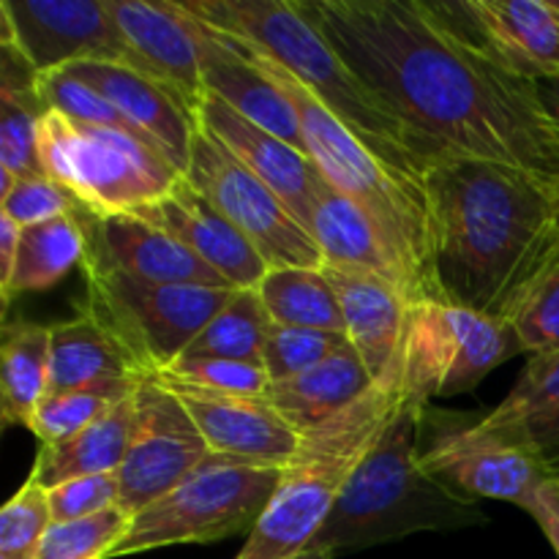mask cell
<instances>
[{
  "instance_id": "1",
  "label": "cell",
  "mask_w": 559,
  "mask_h": 559,
  "mask_svg": "<svg viewBox=\"0 0 559 559\" xmlns=\"http://www.w3.org/2000/svg\"><path fill=\"white\" fill-rule=\"evenodd\" d=\"M331 47L407 129L424 173L484 158L559 189V129L535 82L464 41L429 0H306Z\"/></svg>"
},
{
  "instance_id": "2",
  "label": "cell",
  "mask_w": 559,
  "mask_h": 559,
  "mask_svg": "<svg viewBox=\"0 0 559 559\" xmlns=\"http://www.w3.org/2000/svg\"><path fill=\"white\" fill-rule=\"evenodd\" d=\"M424 189L437 298L513 320L559 257V189L484 158L431 164Z\"/></svg>"
},
{
  "instance_id": "3",
  "label": "cell",
  "mask_w": 559,
  "mask_h": 559,
  "mask_svg": "<svg viewBox=\"0 0 559 559\" xmlns=\"http://www.w3.org/2000/svg\"><path fill=\"white\" fill-rule=\"evenodd\" d=\"M426 413L429 404L404 393L385 435L364 459L309 549L338 557L415 533H442L489 522L478 500L453 491L420 464Z\"/></svg>"
},
{
  "instance_id": "4",
  "label": "cell",
  "mask_w": 559,
  "mask_h": 559,
  "mask_svg": "<svg viewBox=\"0 0 559 559\" xmlns=\"http://www.w3.org/2000/svg\"><path fill=\"white\" fill-rule=\"evenodd\" d=\"M207 27L246 38L289 71L331 109L391 173L424 183V164L407 129L353 74L304 3L293 0H189L180 3Z\"/></svg>"
},
{
  "instance_id": "5",
  "label": "cell",
  "mask_w": 559,
  "mask_h": 559,
  "mask_svg": "<svg viewBox=\"0 0 559 559\" xmlns=\"http://www.w3.org/2000/svg\"><path fill=\"white\" fill-rule=\"evenodd\" d=\"M402 396L396 364L347 409L300 435L298 453L284 467L271 506L235 559H289L309 549L342 491L385 435Z\"/></svg>"
},
{
  "instance_id": "6",
  "label": "cell",
  "mask_w": 559,
  "mask_h": 559,
  "mask_svg": "<svg viewBox=\"0 0 559 559\" xmlns=\"http://www.w3.org/2000/svg\"><path fill=\"white\" fill-rule=\"evenodd\" d=\"M38 158L44 175L63 186L82 211L96 216H118L153 205L183 178L142 136L80 123L55 109L38 123Z\"/></svg>"
},
{
  "instance_id": "7",
  "label": "cell",
  "mask_w": 559,
  "mask_h": 559,
  "mask_svg": "<svg viewBox=\"0 0 559 559\" xmlns=\"http://www.w3.org/2000/svg\"><path fill=\"white\" fill-rule=\"evenodd\" d=\"M282 473L284 467L211 453L173 491L131 516L129 533L109 559L251 535L276 495Z\"/></svg>"
},
{
  "instance_id": "8",
  "label": "cell",
  "mask_w": 559,
  "mask_h": 559,
  "mask_svg": "<svg viewBox=\"0 0 559 559\" xmlns=\"http://www.w3.org/2000/svg\"><path fill=\"white\" fill-rule=\"evenodd\" d=\"M82 309L126 349L142 377L178 364L238 289L145 284L120 273L82 271Z\"/></svg>"
},
{
  "instance_id": "9",
  "label": "cell",
  "mask_w": 559,
  "mask_h": 559,
  "mask_svg": "<svg viewBox=\"0 0 559 559\" xmlns=\"http://www.w3.org/2000/svg\"><path fill=\"white\" fill-rule=\"evenodd\" d=\"M519 353L524 344L513 320L424 300L409 306L399 374L407 396L429 404L431 399L469 393L491 369Z\"/></svg>"
},
{
  "instance_id": "10",
  "label": "cell",
  "mask_w": 559,
  "mask_h": 559,
  "mask_svg": "<svg viewBox=\"0 0 559 559\" xmlns=\"http://www.w3.org/2000/svg\"><path fill=\"white\" fill-rule=\"evenodd\" d=\"M435 440L420 464L469 500H500L524 508L551 475L544 453L524 426L506 429L484 420L437 418Z\"/></svg>"
},
{
  "instance_id": "11",
  "label": "cell",
  "mask_w": 559,
  "mask_h": 559,
  "mask_svg": "<svg viewBox=\"0 0 559 559\" xmlns=\"http://www.w3.org/2000/svg\"><path fill=\"white\" fill-rule=\"evenodd\" d=\"M186 180L243 233L267 267H325L314 235L254 173L197 126Z\"/></svg>"
},
{
  "instance_id": "12",
  "label": "cell",
  "mask_w": 559,
  "mask_h": 559,
  "mask_svg": "<svg viewBox=\"0 0 559 559\" xmlns=\"http://www.w3.org/2000/svg\"><path fill=\"white\" fill-rule=\"evenodd\" d=\"M207 456L211 448L178 393L156 377H142L134 393L131 440L118 469V508L136 516L173 491Z\"/></svg>"
},
{
  "instance_id": "13",
  "label": "cell",
  "mask_w": 559,
  "mask_h": 559,
  "mask_svg": "<svg viewBox=\"0 0 559 559\" xmlns=\"http://www.w3.org/2000/svg\"><path fill=\"white\" fill-rule=\"evenodd\" d=\"M0 38L14 44L38 74L87 60L142 71L107 0H0Z\"/></svg>"
},
{
  "instance_id": "14",
  "label": "cell",
  "mask_w": 559,
  "mask_h": 559,
  "mask_svg": "<svg viewBox=\"0 0 559 559\" xmlns=\"http://www.w3.org/2000/svg\"><path fill=\"white\" fill-rule=\"evenodd\" d=\"M484 58L519 80L559 74V3L549 0H459L431 3Z\"/></svg>"
},
{
  "instance_id": "15",
  "label": "cell",
  "mask_w": 559,
  "mask_h": 559,
  "mask_svg": "<svg viewBox=\"0 0 559 559\" xmlns=\"http://www.w3.org/2000/svg\"><path fill=\"white\" fill-rule=\"evenodd\" d=\"M76 218L85 233L82 271L120 273L145 284L235 289L194 251L145 218L131 213L96 216L87 211L76 213Z\"/></svg>"
},
{
  "instance_id": "16",
  "label": "cell",
  "mask_w": 559,
  "mask_h": 559,
  "mask_svg": "<svg viewBox=\"0 0 559 559\" xmlns=\"http://www.w3.org/2000/svg\"><path fill=\"white\" fill-rule=\"evenodd\" d=\"M194 118L197 126H202L213 140L222 142L249 173H254L267 189L276 191L278 200L306 229L311 227L317 191L325 183V178L311 162L309 153L298 151L282 136L246 120L243 115L229 109L222 98L207 91H202Z\"/></svg>"
},
{
  "instance_id": "17",
  "label": "cell",
  "mask_w": 559,
  "mask_h": 559,
  "mask_svg": "<svg viewBox=\"0 0 559 559\" xmlns=\"http://www.w3.org/2000/svg\"><path fill=\"white\" fill-rule=\"evenodd\" d=\"M131 216L145 218L153 227L173 235L235 289H257L271 271L243 233L186 178H180L167 197Z\"/></svg>"
},
{
  "instance_id": "18",
  "label": "cell",
  "mask_w": 559,
  "mask_h": 559,
  "mask_svg": "<svg viewBox=\"0 0 559 559\" xmlns=\"http://www.w3.org/2000/svg\"><path fill=\"white\" fill-rule=\"evenodd\" d=\"M63 74L85 82L102 93L109 104L120 109L131 126L142 131L167 162L186 178L191 162V142H194L197 118L183 98L164 82L120 63H74L60 69Z\"/></svg>"
},
{
  "instance_id": "19",
  "label": "cell",
  "mask_w": 559,
  "mask_h": 559,
  "mask_svg": "<svg viewBox=\"0 0 559 559\" xmlns=\"http://www.w3.org/2000/svg\"><path fill=\"white\" fill-rule=\"evenodd\" d=\"M180 396L211 453L265 467H287L300 448V435L271 407L265 396H216L169 388Z\"/></svg>"
},
{
  "instance_id": "20",
  "label": "cell",
  "mask_w": 559,
  "mask_h": 559,
  "mask_svg": "<svg viewBox=\"0 0 559 559\" xmlns=\"http://www.w3.org/2000/svg\"><path fill=\"white\" fill-rule=\"evenodd\" d=\"M112 20L140 58L142 71L173 87L194 112L202 98L200 47L194 20L180 3L107 0Z\"/></svg>"
},
{
  "instance_id": "21",
  "label": "cell",
  "mask_w": 559,
  "mask_h": 559,
  "mask_svg": "<svg viewBox=\"0 0 559 559\" xmlns=\"http://www.w3.org/2000/svg\"><path fill=\"white\" fill-rule=\"evenodd\" d=\"M186 11V9H183ZM189 14V11H186ZM191 16V14H189ZM194 20V16H191ZM197 47H200V74L202 91L222 98L229 109L243 115L251 123L262 126L271 134L282 136L298 151H306L304 131L293 102L284 96L282 87L265 74L257 63H251L243 52L233 47L218 31L205 22L194 20Z\"/></svg>"
},
{
  "instance_id": "22",
  "label": "cell",
  "mask_w": 559,
  "mask_h": 559,
  "mask_svg": "<svg viewBox=\"0 0 559 559\" xmlns=\"http://www.w3.org/2000/svg\"><path fill=\"white\" fill-rule=\"evenodd\" d=\"M322 271L336 289L355 353L360 355L371 380H385L402 355L409 314L407 298L396 284L374 273L333 265H325Z\"/></svg>"
},
{
  "instance_id": "23",
  "label": "cell",
  "mask_w": 559,
  "mask_h": 559,
  "mask_svg": "<svg viewBox=\"0 0 559 559\" xmlns=\"http://www.w3.org/2000/svg\"><path fill=\"white\" fill-rule=\"evenodd\" d=\"M309 233L314 235L317 246L325 257V265L374 273V276L396 284L409 304L407 282L393 262L380 229L349 197L333 189L328 180L317 191Z\"/></svg>"
},
{
  "instance_id": "24",
  "label": "cell",
  "mask_w": 559,
  "mask_h": 559,
  "mask_svg": "<svg viewBox=\"0 0 559 559\" xmlns=\"http://www.w3.org/2000/svg\"><path fill=\"white\" fill-rule=\"evenodd\" d=\"M371 385H374V380L349 344L347 349L322 360L320 366L304 371V374L271 382L265 399L298 435H306V431L328 424L342 409H347Z\"/></svg>"
},
{
  "instance_id": "25",
  "label": "cell",
  "mask_w": 559,
  "mask_h": 559,
  "mask_svg": "<svg viewBox=\"0 0 559 559\" xmlns=\"http://www.w3.org/2000/svg\"><path fill=\"white\" fill-rule=\"evenodd\" d=\"M0 167L16 178L44 175L38 158V123L49 112L38 71L11 41L0 38Z\"/></svg>"
},
{
  "instance_id": "26",
  "label": "cell",
  "mask_w": 559,
  "mask_h": 559,
  "mask_svg": "<svg viewBox=\"0 0 559 559\" xmlns=\"http://www.w3.org/2000/svg\"><path fill=\"white\" fill-rule=\"evenodd\" d=\"M134 426V396L109 409L102 420L55 445H38L31 480L41 489H55L74 478L118 473Z\"/></svg>"
},
{
  "instance_id": "27",
  "label": "cell",
  "mask_w": 559,
  "mask_h": 559,
  "mask_svg": "<svg viewBox=\"0 0 559 559\" xmlns=\"http://www.w3.org/2000/svg\"><path fill=\"white\" fill-rule=\"evenodd\" d=\"M142 377L126 349L76 306L71 320L52 325V371L49 393L76 391L109 380Z\"/></svg>"
},
{
  "instance_id": "28",
  "label": "cell",
  "mask_w": 559,
  "mask_h": 559,
  "mask_svg": "<svg viewBox=\"0 0 559 559\" xmlns=\"http://www.w3.org/2000/svg\"><path fill=\"white\" fill-rule=\"evenodd\" d=\"M0 415L3 426H31L33 413L49 393L52 325L5 322L0 336Z\"/></svg>"
},
{
  "instance_id": "29",
  "label": "cell",
  "mask_w": 559,
  "mask_h": 559,
  "mask_svg": "<svg viewBox=\"0 0 559 559\" xmlns=\"http://www.w3.org/2000/svg\"><path fill=\"white\" fill-rule=\"evenodd\" d=\"M82 262H85V233H82L76 213L22 227L14 273H11L9 284L0 287L3 314L9 311L14 295L52 289L66 273L82 267Z\"/></svg>"
},
{
  "instance_id": "30",
  "label": "cell",
  "mask_w": 559,
  "mask_h": 559,
  "mask_svg": "<svg viewBox=\"0 0 559 559\" xmlns=\"http://www.w3.org/2000/svg\"><path fill=\"white\" fill-rule=\"evenodd\" d=\"M257 289L273 325L347 333L338 295L322 267H271Z\"/></svg>"
},
{
  "instance_id": "31",
  "label": "cell",
  "mask_w": 559,
  "mask_h": 559,
  "mask_svg": "<svg viewBox=\"0 0 559 559\" xmlns=\"http://www.w3.org/2000/svg\"><path fill=\"white\" fill-rule=\"evenodd\" d=\"M271 317L260 298V289H238L227 306L191 342L183 358H224L262 364Z\"/></svg>"
},
{
  "instance_id": "32",
  "label": "cell",
  "mask_w": 559,
  "mask_h": 559,
  "mask_svg": "<svg viewBox=\"0 0 559 559\" xmlns=\"http://www.w3.org/2000/svg\"><path fill=\"white\" fill-rule=\"evenodd\" d=\"M140 380L142 377H126V380L98 382V385L76 388V391L47 393L33 413L27 431L36 437L38 445H55V442L69 440L102 420L120 402L134 396Z\"/></svg>"
},
{
  "instance_id": "33",
  "label": "cell",
  "mask_w": 559,
  "mask_h": 559,
  "mask_svg": "<svg viewBox=\"0 0 559 559\" xmlns=\"http://www.w3.org/2000/svg\"><path fill=\"white\" fill-rule=\"evenodd\" d=\"M151 377L167 388L216 393V396H265L271 388V377L262 364L224 358H180L167 371Z\"/></svg>"
},
{
  "instance_id": "34",
  "label": "cell",
  "mask_w": 559,
  "mask_h": 559,
  "mask_svg": "<svg viewBox=\"0 0 559 559\" xmlns=\"http://www.w3.org/2000/svg\"><path fill=\"white\" fill-rule=\"evenodd\" d=\"M555 413H559V349L533 355L524 374L513 385L511 396L489 415H480V420L506 429H519V426L527 429L530 424Z\"/></svg>"
},
{
  "instance_id": "35",
  "label": "cell",
  "mask_w": 559,
  "mask_h": 559,
  "mask_svg": "<svg viewBox=\"0 0 559 559\" xmlns=\"http://www.w3.org/2000/svg\"><path fill=\"white\" fill-rule=\"evenodd\" d=\"M129 527L131 516L118 506L80 522L52 524L33 559H109Z\"/></svg>"
},
{
  "instance_id": "36",
  "label": "cell",
  "mask_w": 559,
  "mask_h": 559,
  "mask_svg": "<svg viewBox=\"0 0 559 559\" xmlns=\"http://www.w3.org/2000/svg\"><path fill=\"white\" fill-rule=\"evenodd\" d=\"M349 344L353 342L347 333L271 325L265 347H262V366H265L271 382H282L314 369L322 360L347 349Z\"/></svg>"
},
{
  "instance_id": "37",
  "label": "cell",
  "mask_w": 559,
  "mask_h": 559,
  "mask_svg": "<svg viewBox=\"0 0 559 559\" xmlns=\"http://www.w3.org/2000/svg\"><path fill=\"white\" fill-rule=\"evenodd\" d=\"M49 527V491L27 478L0 513V557L33 559Z\"/></svg>"
},
{
  "instance_id": "38",
  "label": "cell",
  "mask_w": 559,
  "mask_h": 559,
  "mask_svg": "<svg viewBox=\"0 0 559 559\" xmlns=\"http://www.w3.org/2000/svg\"><path fill=\"white\" fill-rule=\"evenodd\" d=\"M38 91H41L47 107L55 109V112L66 115V118L80 120V123L120 129L126 131V134H134V136H142V140H147L136 126H131L129 120L120 115V109L115 107V104H109L107 98L102 96V93L93 91V87L85 85V82L74 80V76L63 74V71L38 74Z\"/></svg>"
},
{
  "instance_id": "39",
  "label": "cell",
  "mask_w": 559,
  "mask_h": 559,
  "mask_svg": "<svg viewBox=\"0 0 559 559\" xmlns=\"http://www.w3.org/2000/svg\"><path fill=\"white\" fill-rule=\"evenodd\" d=\"M513 328L533 355L559 349V257L533 284L513 314Z\"/></svg>"
},
{
  "instance_id": "40",
  "label": "cell",
  "mask_w": 559,
  "mask_h": 559,
  "mask_svg": "<svg viewBox=\"0 0 559 559\" xmlns=\"http://www.w3.org/2000/svg\"><path fill=\"white\" fill-rule=\"evenodd\" d=\"M80 211V202L47 175L16 178L11 194L0 200V213L20 227H33V224L52 222L60 216H74Z\"/></svg>"
},
{
  "instance_id": "41",
  "label": "cell",
  "mask_w": 559,
  "mask_h": 559,
  "mask_svg": "<svg viewBox=\"0 0 559 559\" xmlns=\"http://www.w3.org/2000/svg\"><path fill=\"white\" fill-rule=\"evenodd\" d=\"M118 500H120L118 473L74 478L69 480V484L49 489L52 524L80 522V519L96 516V513H104L109 511V508L118 506Z\"/></svg>"
},
{
  "instance_id": "42",
  "label": "cell",
  "mask_w": 559,
  "mask_h": 559,
  "mask_svg": "<svg viewBox=\"0 0 559 559\" xmlns=\"http://www.w3.org/2000/svg\"><path fill=\"white\" fill-rule=\"evenodd\" d=\"M524 511L538 522L540 533L546 535V540H549L551 549H555V555L559 557V478L557 475H549V478L540 484V489L530 497Z\"/></svg>"
},
{
  "instance_id": "43",
  "label": "cell",
  "mask_w": 559,
  "mask_h": 559,
  "mask_svg": "<svg viewBox=\"0 0 559 559\" xmlns=\"http://www.w3.org/2000/svg\"><path fill=\"white\" fill-rule=\"evenodd\" d=\"M20 224L0 213V287L9 284L11 273H14L16 251H20Z\"/></svg>"
},
{
  "instance_id": "44",
  "label": "cell",
  "mask_w": 559,
  "mask_h": 559,
  "mask_svg": "<svg viewBox=\"0 0 559 559\" xmlns=\"http://www.w3.org/2000/svg\"><path fill=\"white\" fill-rule=\"evenodd\" d=\"M530 437L538 445V451L544 453L546 464H557L559 462V413L549 415L544 420H535V424L527 426Z\"/></svg>"
},
{
  "instance_id": "45",
  "label": "cell",
  "mask_w": 559,
  "mask_h": 559,
  "mask_svg": "<svg viewBox=\"0 0 559 559\" xmlns=\"http://www.w3.org/2000/svg\"><path fill=\"white\" fill-rule=\"evenodd\" d=\"M535 91H538V98L544 104L546 115L551 118V123L559 129V74L544 76V80L535 82Z\"/></svg>"
},
{
  "instance_id": "46",
  "label": "cell",
  "mask_w": 559,
  "mask_h": 559,
  "mask_svg": "<svg viewBox=\"0 0 559 559\" xmlns=\"http://www.w3.org/2000/svg\"><path fill=\"white\" fill-rule=\"evenodd\" d=\"M289 559H333V557L328 555V551H322V549H306V551H300V555H295Z\"/></svg>"
},
{
  "instance_id": "47",
  "label": "cell",
  "mask_w": 559,
  "mask_h": 559,
  "mask_svg": "<svg viewBox=\"0 0 559 559\" xmlns=\"http://www.w3.org/2000/svg\"><path fill=\"white\" fill-rule=\"evenodd\" d=\"M549 469H551V475H557V478H559V462H557V464H551Z\"/></svg>"
},
{
  "instance_id": "48",
  "label": "cell",
  "mask_w": 559,
  "mask_h": 559,
  "mask_svg": "<svg viewBox=\"0 0 559 559\" xmlns=\"http://www.w3.org/2000/svg\"><path fill=\"white\" fill-rule=\"evenodd\" d=\"M0 559H14V557H0Z\"/></svg>"
}]
</instances>
